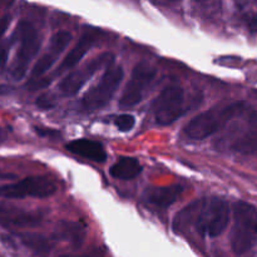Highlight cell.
Wrapping results in <instances>:
<instances>
[{"label": "cell", "mask_w": 257, "mask_h": 257, "mask_svg": "<svg viewBox=\"0 0 257 257\" xmlns=\"http://www.w3.org/2000/svg\"><path fill=\"white\" fill-rule=\"evenodd\" d=\"M72 34L67 30H60L57 32L52 38H50L49 47L48 50L37 60V63L33 67L32 73H30L29 82H38V80L42 79L43 75L45 73H48V70L52 69L53 65L57 63V60L59 59V57L62 55V53L64 52L65 48L69 45V43L72 42Z\"/></svg>", "instance_id": "30bf717a"}, {"label": "cell", "mask_w": 257, "mask_h": 257, "mask_svg": "<svg viewBox=\"0 0 257 257\" xmlns=\"http://www.w3.org/2000/svg\"><path fill=\"white\" fill-rule=\"evenodd\" d=\"M233 225L230 233L231 248L236 255H243L257 242V208L245 201L233 205Z\"/></svg>", "instance_id": "6da1fadb"}, {"label": "cell", "mask_w": 257, "mask_h": 257, "mask_svg": "<svg viewBox=\"0 0 257 257\" xmlns=\"http://www.w3.org/2000/svg\"><path fill=\"white\" fill-rule=\"evenodd\" d=\"M85 231H87V227L84 223L74 222V221H62L55 231V237L58 240H65L68 242H72L73 245L79 246L84 240Z\"/></svg>", "instance_id": "2e32d148"}, {"label": "cell", "mask_w": 257, "mask_h": 257, "mask_svg": "<svg viewBox=\"0 0 257 257\" xmlns=\"http://www.w3.org/2000/svg\"><path fill=\"white\" fill-rule=\"evenodd\" d=\"M8 59V48L5 45H0V65H4Z\"/></svg>", "instance_id": "44dd1931"}, {"label": "cell", "mask_w": 257, "mask_h": 257, "mask_svg": "<svg viewBox=\"0 0 257 257\" xmlns=\"http://www.w3.org/2000/svg\"><path fill=\"white\" fill-rule=\"evenodd\" d=\"M136 124V118L132 114H127V113H123V114L117 115L114 118V125L120 131V132H130L133 130Z\"/></svg>", "instance_id": "ac0fdd59"}, {"label": "cell", "mask_w": 257, "mask_h": 257, "mask_svg": "<svg viewBox=\"0 0 257 257\" xmlns=\"http://www.w3.org/2000/svg\"><path fill=\"white\" fill-rule=\"evenodd\" d=\"M124 78V70L122 67H109L100 77L97 84L93 85L80 99V109L84 112H95L104 108L112 100L117 93L120 83Z\"/></svg>", "instance_id": "3957f363"}, {"label": "cell", "mask_w": 257, "mask_h": 257, "mask_svg": "<svg viewBox=\"0 0 257 257\" xmlns=\"http://www.w3.org/2000/svg\"><path fill=\"white\" fill-rule=\"evenodd\" d=\"M243 112H245L243 103H232L227 107L212 108L195 115L186 124L185 133L191 140L202 141L215 135L222 125L237 115L242 114Z\"/></svg>", "instance_id": "7a4b0ae2"}, {"label": "cell", "mask_w": 257, "mask_h": 257, "mask_svg": "<svg viewBox=\"0 0 257 257\" xmlns=\"http://www.w3.org/2000/svg\"><path fill=\"white\" fill-rule=\"evenodd\" d=\"M37 105L42 109H50V108L54 107V102H53V98L49 94H42L40 97H38L37 99Z\"/></svg>", "instance_id": "d6986e66"}, {"label": "cell", "mask_w": 257, "mask_h": 257, "mask_svg": "<svg viewBox=\"0 0 257 257\" xmlns=\"http://www.w3.org/2000/svg\"><path fill=\"white\" fill-rule=\"evenodd\" d=\"M95 39H97V38H95L92 33H85L84 35H82V37L77 40L74 47L69 50V53L63 58L62 63L58 65L55 74H62V73L68 72V70H70L72 68H74L75 65L85 57V54L94 47Z\"/></svg>", "instance_id": "4fadbf2b"}, {"label": "cell", "mask_w": 257, "mask_h": 257, "mask_svg": "<svg viewBox=\"0 0 257 257\" xmlns=\"http://www.w3.org/2000/svg\"><path fill=\"white\" fill-rule=\"evenodd\" d=\"M58 257H99V253H64Z\"/></svg>", "instance_id": "7402d4cb"}, {"label": "cell", "mask_w": 257, "mask_h": 257, "mask_svg": "<svg viewBox=\"0 0 257 257\" xmlns=\"http://www.w3.org/2000/svg\"><path fill=\"white\" fill-rule=\"evenodd\" d=\"M230 223V206L223 198L211 197L201 206L196 228L201 235L218 237Z\"/></svg>", "instance_id": "277c9868"}, {"label": "cell", "mask_w": 257, "mask_h": 257, "mask_svg": "<svg viewBox=\"0 0 257 257\" xmlns=\"http://www.w3.org/2000/svg\"><path fill=\"white\" fill-rule=\"evenodd\" d=\"M19 237L25 246L37 251V252H48L52 248L50 241L47 237H44V236L38 235V233H20Z\"/></svg>", "instance_id": "e0dca14e"}, {"label": "cell", "mask_w": 257, "mask_h": 257, "mask_svg": "<svg viewBox=\"0 0 257 257\" xmlns=\"http://www.w3.org/2000/svg\"><path fill=\"white\" fill-rule=\"evenodd\" d=\"M43 215L38 212H27L19 208L7 207L0 205V225L7 227L28 228L40 225Z\"/></svg>", "instance_id": "8fae6325"}, {"label": "cell", "mask_w": 257, "mask_h": 257, "mask_svg": "<svg viewBox=\"0 0 257 257\" xmlns=\"http://www.w3.org/2000/svg\"><path fill=\"white\" fill-rule=\"evenodd\" d=\"M57 192L54 181L45 176H30L15 183L0 186V198L22 200V198H47Z\"/></svg>", "instance_id": "9c48e42d"}, {"label": "cell", "mask_w": 257, "mask_h": 257, "mask_svg": "<svg viewBox=\"0 0 257 257\" xmlns=\"http://www.w3.org/2000/svg\"><path fill=\"white\" fill-rule=\"evenodd\" d=\"M12 92V87L9 85H0V95H4V94H9Z\"/></svg>", "instance_id": "603a6c76"}, {"label": "cell", "mask_w": 257, "mask_h": 257, "mask_svg": "<svg viewBox=\"0 0 257 257\" xmlns=\"http://www.w3.org/2000/svg\"><path fill=\"white\" fill-rule=\"evenodd\" d=\"M68 151L73 155L80 156L85 160L93 161L97 163H103L107 160V152L102 143L90 140H74L65 146Z\"/></svg>", "instance_id": "5bb4252c"}, {"label": "cell", "mask_w": 257, "mask_h": 257, "mask_svg": "<svg viewBox=\"0 0 257 257\" xmlns=\"http://www.w3.org/2000/svg\"><path fill=\"white\" fill-rule=\"evenodd\" d=\"M10 19H12V18H10V15H5V17L0 20V38L5 34L7 29L9 28Z\"/></svg>", "instance_id": "ffe728a7"}, {"label": "cell", "mask_w": 257, "mask_h": 257, "mask_svg": "<svg viewBox=\"0 0 257 257\" xmlns=\"http://www.w3.org/2000/svg\"><path fill=\"white\" fill-rule=\"evenodd\" d=\"M151 110L160 125L173 124L185 113V92L178 84H168L155 98Z\"/></svg>", "instance_id": "5b68a950"}, {"label": "cell", "mask_w": 257, "mask_h": 257, "mask_svg": "<svg viewBox=\"0 0 257 257\" xmlns=\"http://www.w3.org/2000/svg\"><path fill=\"white\" fill-rule=\"evenodd\" d=\"M157 75V69L148 62H138L131 73L130 80L123 89L118 105L123 109L132 108L145 99L151 84Z\"/></svg>", "instance_id": "ba28073f"}, {"label": "cell", "mask_w": 257, "mask_h": 257, "mask_svg": "<svg viewBox=\"0 0 257 257\" xmlns=\"http://www.w3.org/2000/svg\"><path fill=\"white\" fill-rule=\"evenodd\" d=\"M250 27L252 28V29H257V17L252 18V19H251V22H250Z\"/></svg>", "instance_id": "cb8c5ba5"}, {"label": "cell", "mask_w": 257, "mask_h": 257, "mask_svg": "<svg viewBox=\"0 0 257 257\" xmlns=\"http://www.w3.org/2000/svg\"><path fill=\"white\" fill-rule=\"evenodd\" d=\"M183 187L180 185L165 186V187H150L143 193V201L161 208H168L177 202L182 196Z\"/></svg>", "instance_id": "7c38bea8"}, {"label": "cell", "mask_w": 257, "mask_h": 257, "mask_svg": "<svg viewBox=\"0 0 257 257\" xmlns=\"http://www.w3.org/2000/svg\"><path fill=\"white\" fill-rule=\"evenodd\" d=\"M142 165L133 157H120L109 168L112 177L122 181H131L137 178L142 173Z\"/></svg>", "instance_id": "9a60e30c"}, {"label": "cell", "mask_w": 257, "mask_h": 257, "mask_svg": "<svg viewBox=\"0 0 257 257\" xmlns=\"http://www.w3.org/2000/svg\"><path fill=\"white\" fill-rule=\"evenodd\" d=\"M114 63V55L109 52L100 53L82 65L79 69L72 70L60 80L58 89L65 97L75 95L99 70L112 67Z\"/></svg>", "instance_id": "8992f818"}, {"label": "cell", "mask_w": 257, "mask_h": 257, "mask_svg": "<svg viewBox=\"0 0 257 257\" xmlns=\"http://www.w3.org/2000/svg\"><path fill=\"white\" fill-rule=\"evenodd\" d=\"M3 140H4V135H3V131L0 130V143L3 142Z\"/></svg>", "instance_id": "484cf974"}, {"label": "cell", "mask_w": 257, "mask_h": 257, "mask_svg": "<svg viewBox=\"0 0 257 257\" xmlns=\"http://www.w3.org/2000/svg\"><path fill=\"white\" fill-rule=\"evenodd\" d=\"M17 33L20 44L18 48L14 65L12 68V77L15 80H22L27 74L30 62L39 52L42 40L37 28L28 20H22L19 23Z\"/></svg>", "instance_id": "52a82bcc"}, {"label": "cell", "mask_w": 257, "mask_h": 257, "mask_svg": "<svg viewBox=\"0 0 257 257\" xmlns=\"http://www.w3.org/2000/svg\"><path fill=\"white\" fill-rule=\"evenodd\" d=\"M0 178H14V176H12V175H3V173H0Z\"/></svg>", "instance_id": "d4e9b609"}]
</instances>
